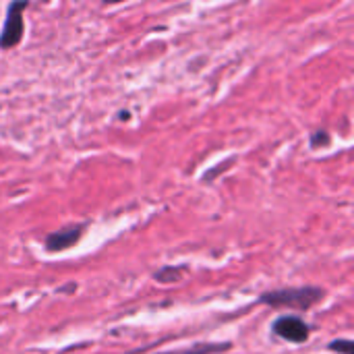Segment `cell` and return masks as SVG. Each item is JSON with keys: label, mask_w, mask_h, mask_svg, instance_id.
Segmentation results:
<instances>
[{"label": "cell", "mask_w": 354, "mask_h": 354, "mask_svg": "<svg viewBox=\"0 0 354 354\" xmlns=\"http://www.w3.org/2000/svg\"><path fill=\"white\" fill-rule=\"evenodd\" d=\"M326 297V290L319 286H301V288H280V290H270L259 297L261 305L268 307H288V309H299L307 311L322 303Z\"/></svg>", "instance_id": "obj_1"}, {"label": "cell", "mask_w": 354, "mask_h": 354, "mask_svg": "<svg viewBox=\"0 0 354 354\" xmlns=\"http://www.w3.org/2000/svg\"><path fill=\"white\" fill-rule=\"evenodd\" d=\"M27 6H29V2H25V0H17V2L8 4L6 19H4L2 31H0V50H10V48L19 46V41L23 39V29H25L23 10Z\"/></svg>", "instance_id": "obj_2"}, {"label": "cell", "mask_w": 354, "mask_h": 354, "mask_svg": "<svg viewBox=\"0 0 354 354\" xmlns=\"http://www.w3.org/2000/svg\"><path fill=\"white\" fill-rule=\"evenodd\" d=\"M272 332L292 344H303L309 340L311 336V328L305 324V319L297 317V315H280L274 324H272Z\"/></svg>", "instance_id": "obj_3"}, {"label": "cell", "mask_w": 354, "mask_h": 354, "mask_svg": "<svg viewBox=\"0 0 354 354\" xmlns=\"http://www.w3.org/2000/svg\"><path fill=\"white\" fill-rule=\"evenodd\" d=\"M85 224H71V226H64V228H60V230H54V232H50L48 236H46V251H50V253H60V251H66V249H71V247H75L79 241H81V236H83V232H85Z\"/></svg>", "instance_id": "obj_4"}, {"label": "cell", "mask_w": 354, "mask_h": 354, "mask_svg": "<svg viewBox=\"0 0 354 354\" xmlns=\"http://www.w3.org/2000/svg\"><path fill=\"white\" fill-rule=\"evenodd\" d=\"M232 344L230 342H203V344H195L189 348H180V351H166V353L156 354H220L230 351Z\"/></svg>", "instance_id": "obj_5"}, {"label": "cell", "mask_w": 354, "mask_h": 354, "mask_svg": "<svg viewBox=\"0 0 354 354\" xmlns=\"http://www.w3.org/2000/svg\"><path fill=\"white\" fill-rule=\"evenodd\" d=\"M185 272H187V266H164L162 270L153 274V280L162 284H172V282H178Z\"/></svg>", "instance_id": "obj_6"}, {"label": "cell", "mask_w": 354, "mask_h": 354, "mask_svg": "<svg viewBox=\"0 0 354 354\" xmlns=\"http://www.w3.org/2000/svg\"><path fill=\"white\" fill-rule=\"evenodd\" d=\"M328 348L332 353H340V354H353L354 353V344L353 340H334L328 344Z\"/></svg>", "instance_id": "obj_7"}, {"label": "cell", "mask_w": 354, "mask_h": 354, "mask_svg": "<svg viewBox=\"0 0 354 354\" xmlns=\"http://www.w3.org/2000/svg\"><path fill=\"white\" fill-rule=\"evenodd\" d=\"M330 133L328 131H315L311 135V147L313 149H319V147H328L330 145Z\"/></svg>", "instance_id": "obj_8"}, {"label": "cell", "mask_w": 354, "mask_h": 354, "mask_svg": "<svg viewBox=\"0 0 354 354\" xmlns=\"http://www.w3.org/2000/svg\"><path fill=\"white\" fill-rule=\"evenodd\" d=\"M232 162H234V160H228V162H226V164H220V166H222V168H216V170H212V172H209V174H205V176H203V180H212V178H214V176H216V174H218V172H222V170H226V168H228V166H230V164H232Z\"/></svg>", "instance_id": "obj_9"}, {"label": "cell", "mask_w": 354, "mask_h": 354, "mask_svg": "<svg viewBox=\"0 0 354 354\" xmlns=\"http://www.w3.org/2000/svg\"><path fill=\"white\" fill-rule=\"evenodd\" d=\"M118 116H120V118H122V120H127V118H129V112H120V114H118Z\"/></svg>", "instance_id": "obj_10"}]
</instances>
